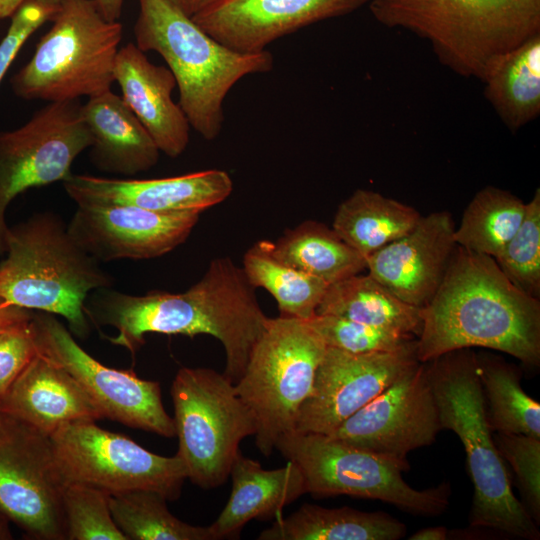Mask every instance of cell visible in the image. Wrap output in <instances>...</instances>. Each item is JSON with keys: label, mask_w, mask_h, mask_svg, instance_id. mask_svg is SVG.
<instances>
[{"label": "cell", "mask_w": 540, "mask_h": 540, "mask_svg": "<svg viewBox=\"0 0 540 540\" xmlns=\"http://www.w3.org/2000/svg\"><path fill=\"white\" fill-rule=\"evenodd\" d=\"M419 362L480 347L540 363V303L514 286L494 258L456 245L444 278L421 308Z\"/></svg>", "instance_id": "cell-2"}, {"label": "cell", "mask_w": 540, "mask_h": 540, "mask_svg": "<svg viewBox=\"0 0 540 540\" xmlns=\"http://www.w3.org/2000/svg\"><path fill=\"white\" fill-rule=\"evenodd\" d=\"M88 297L85 313L117 335L108 340L134 354L145 334H206L223 345L224 375L233 383L242 376L250 353L269 317L261 309L255 288L231 258L212 260L201 279L182 293L154 291L130 295L109 288Z\"/></svg>", "instance_id": "cell-1"}, {"label": "cell", "mask_w": 540, "mask_h": 540, "mask_svg": "<svg viewBox=\"0 0 540 540\" xmlns=\"http://www.w3.org/2000/svg\"><path fill=\"white\" fill-rule=\"evenodd\" d=\"M66 484L50 438L3 413L0 418V511L35 539L64 540Z\"/></svg>", "instance_id": "cell-13"}, {"label": "cell", "mask_w": 540, "mask_h": 540, "mask_svg": "<svg viewBox=\"0 0 540 540\" xmlns=\"http://www.w3.org/2000/svg\"><path fill=\"white\" fill-rule=\"evenodd\" d=\"M3 412L0 410V418L2 417Z\"/></svg>", "instance_id": "cell-46"}, {"label": "cell", "mask_w": 540, "mask_h": 540, "mask_svg": "<svg viewBox=\"0 0 540 540\" xmlns=\"http://www.w3.org/2000/svg\"><path fill=\"white\" fill-rule=\"evenodd\" d=\"M82 116L92 139L90 158L99 170L133 176L158 163L160 150L120 95L109 90L89 97Z\"/></svg>", "instance_id": "cell-24"}, {"label": "cell", "mask_w": 540, "mask_h": 540, "mask_svg": "<svg viewBox=\"0 0 540 540\" xmlns=\"http://www.w3.org/2000/svg\"><path fill=\"white\" fill-rule=\"evenodd\" d=\"M327 347L363 354L394 351L416 339L414 335L379 328L333 315L316 314L307 320Z\"/></svg>", "instance_id": "cell-36"}, {"label": "cell", "mask_w": 540, "mask_h": 540, "mask_svg": "<svg viewBox=\"0 0 540 540\" xmlns=\"http://www.w3.org/2000/svg\"><path fill=\"white\" fill-rule=\"evenodd\" d=\"M102 14L108 21H118L122 13L125 0H94Z\"/></svg>", "instance_id": "cell-43"}, {"label": "cell", "mask_w": 540, "mask_h": 540, "mask_svg": "<svg viewBox=\"0 0 540 540\" xmlns=\"http://www.w3.org/2000/svg\"><path fill=\"white\" fill-rule=\"evenodd\" d=\"M507 279L524 293L540 297V189L526 203L521 225L494 257Z\"/></svg>", "instance_id": "cell-34"}, {"label": "cell", "mask_w": 540, "mask_h": 540, "mask_svg": "<svg viewBox=\"0 0 540 540\" xmlns=\"http://www.w3.org/2000/svg\"><path fill=\"white\" fill-rule=\"evenodd\" d=\"M441 430L425 363L418 362L328 436L408 463L407 455Z\"/></svg>", "instance_id": "cell-15"}, {"label": "cell", "mask_w": 540, "mask_h": 540, "mask_svg": "<svg viewBox=\"0 0 540 540\" xmlns=\"http://www.w3.org/2000/svg\"><path fill=\"white\" fill-rule=\"evenodd\" d=\"M271 247L280 261L328 285L366 269V258L318 221H304L285 230Z\"/></svg>", "instance_id": "cell-29"}, {"label": "cell", "mask_w": 540, "mask_h": 540, "mask_svg": "<svg viewBox=\"0 0 540 540\" xmlns=\"http://www.w3.org/2000/svg\"><path fill=\"white\" fill-rule=\"evenodd\" d=\"M326 345L307 320L269 318L234 383L257 420L256 446L269 457L279 438L295 431Z\"/></svg>", "instance_id": "cell-8"}, {"label": "cell", "mask_w": 540, "mask_h": 540, "mask_svg": "<svg viewBox=\"0 0 540 540\" xmlns=\"http://www.w3.org/2000/svg\"><path fill=\"white\" fill-rule=\"evenodd\" d=\"M92 144L79 100L49 102L22 126L0 132V256L6 253V211L24 191L64 181Z\"/></svg>", "instance_id": "cell-12"}, {"label": "cell", "mask_w": 540, "mask_h": 540, "mask_svg": "<svg viewBox=\"0 0 540 540\" xmlns=\"http://www.w3.org/2000/svg\"><path fill=\"white\" fill-rule=\"evenodd\" d=\"M63 186L77 205H132L158 212H202L223 202L233 190L230 175L219 169L154 179L71 174Z\"/></svg>", "instance_id": "cell-20"}, {"label": "cell", "mask_w": 540, "mask_h": 540, "mask_svg": "<svg viewBox=\"0 0 540 540\" xmlns=\"http://www.w3.org/2000/svg\"><path fill=\"white\" fill-rule=\"evenodd\" d=\"M109 494L82 483H67L63 509L68 540H127L115 523Z\"/></svg>", "instance_id": "cell-35"}, {"label": "cell", "mask_w": 540, "mask_h": 540, "mask_svg": "<svg viewBox=\"0 0 540 540\" xmlns=\"http://www.w3.org/2000/svg\"><path fill=\"white\" fill-rule=\"evenodd\" d=\"M6 258L0 263V298L27 310L63 317L70 331H90L86 300L109 288L112 277L71 237L53 212H38L9 227Z\"/></svg>", "instance_id": "cell-5"}, {"label": "cell", "mask_w": 540, "mask_h": 540, "mask_svg": "<svg viewBox=\"0 0 540 540\" xmlns=\"http://www.w3.org/2000/svg\"><path fill=\"white\" fill-rule=\"evenodd\" d=\"M52 26L10 80L24 100L61 102L111 90L123 26L108 21L94 0H60Z\"/></svg>", "instance_id": "cell-7"}, {"label": "cell", "mask_w": 540, "mask_h": 540, "mask_svg": "<svg viewBox=\"0 0 540 540\" xmlns=\"http://www.w3.org/2000/svg\"><path fill=\"white\" fill-rule=\"evenodd\" d=\"M480 81L503 124L516 132L540 114V34L494 56Z\"/></svg>", "instance_id": "cell-25"}, {"label": "cell", "mask_w": 540, "mask_h": 540, "mask_svg": "<svg viewBox=\"0 0 540 540\" xmlns=\"http://www.w3.org/2000/svg\"><path fill=\"white\" fill-rule=\"evenodd\" d=\"M302 471L314 498L339 495L377 499L413 515L437 516L449 505L448 482L417 490L404 480L409 463L357 448L328 435L292 432L275 445Z\"/></svg>", "instance_id": "cell-9"}, {"label": "cell", "mask_w": 540, "mask_h": 540, "mask_svg": "<svg viewBox=\"0 0 540 540\" xmlns=\"http://www.w3.org/2000/svg\"><path fill=\"white\" fill-rule=\"evenodd\" d=\"M406 526L382 512H366L350 507L324 508L305 503L291 515L281 516L259 540H397Z\"/></svg>", "instance_id": "cell-26"}, {"label": "cell", "mask_w": 540, "mask_h": 540, "mask_svg": "<svg viewBox=\"0 0 540 540\" xmlns=\"http://www.w3.org/2000/svg\"><path fill=\"white\" fill-rule=\"evenodd\" d=\"M242 269L254 288H263L274 297L280 316L311 319L328 287L322 279L280 261L267 240L256 242L245 252Z\"/></svg>", "instance_id": "cell-31"}, {"label": "cell", "mask_w": 540, "mask_h": 540, "mask_svg": "<svg viewBox=\"0 0 540 540\" xmlns=\"http://www.w3.org/2000/svg\"><path fill=\"white\" fill-rule=\"evenodd\" d=\"M8 533H7V530L6 528L2 525V523L0 522V539H6L8 538Z\"/></svg>", "instance_id": "cell-45"}, {"label": "cell", "mask_w": 540, "mask_h": 540, "mask_svg": "<svg viewBox=\"0 0 540 540\" xmlns=\"http://www.w3.org/2000/svg\"><path fill=\"white\" fill-rule=\"evenodd\" d=\"M32 316L31 310L11 305L0 298V332L28 322Z\"/></svg>", "instance_id": "cell-40"}, {"label": "cell", "mask_w": 540, "mask_h": 540, "mask_svg": "<svg viewBox=\"0 0 540 540\" xmlns=\"http://www.w3.org/2000/svg\"><path fill=\"white\" fill-rule=\"evenodd\" d=\"M110 511L127 540H215L209 526H193L176 518L166 498L152 490L109 494Z\"/></svg>", "instance_id": "cell-33"}, {"label": "cell", "mask_w": 540, "mask_h": 540, "mask_svg": "<svg viewBox=\"0 0 540 540\" xmlns=\"http://www.w3.org/2000/svg\"><path fill=\"white\" fill-rule=\"evenodd\" d=\"M138 2L135 44L163 58L191 128L205 140L216 139L224 123L227 94L245 76L271 71L272 54L266 49L241 52L220 43L167 0Z\"/></svg>", "instance_id": "cell-4"}, {"label": "cell", "mask_w": 540, "mask_h": 540, "mask_svg": "<svg viewBox=\"0 0 540 540\" xmlns=\"http://www.w3.org/2000/svg\"><path fill=\"white\" fill-rule=\"evenodd\" d=\"M526 212V203L511 192L486 186L465 208L454 230L456 245L495 257L513 237Z\"/></svg>", "instance_id": "cell-32"}, {"label": "cell", "mask_w": 540, "mask_h": 540, "mask_svg": "<svg viewBox=\"0 0 540 540\" xmlns=\"http://www.w3.org/2000/svg\"><path fill=\"white\" fill-rule=\"evenodd\" d=\"M413 207L369 189H357L337 208L332 229L367 258L409 233L421 219Z\"/></svg>", "instance_id": "cell-27"}, {"label": "cell", "mask_w": 540, "mask_h": 540, "mask_svg": "<svg viewBox=\"0 0 540 540\" xmlns=\"http://www.w3.org/2000/svg\"><path fill=\"white\" fill-rule=\"evenodd\" d=\"M38 352L63 367L85 390L103 418L164 437L176 436L158 382L140 379L132 370L107 367L90 356L53 314L31 319Z\"/></svg>", "instance_id": "cell-14"}, {"label": "cell", "mask_w": 540, "mask_h": 540, "mask_svg": "<svg viewBox=\"0 0 540 540\" xmlns=\"http://www.w3.org/2000/svg\"><path fill=\"white\" fill-rule=\"evenodd\" d=\"M184 14L193 17L218 0H167Z\"/></svg>", "instance_id": "cell-42"}, {"label": "cell", "mask_w": 540, "mask_h": 540, "mask_svg": "<svg viewBox=\"0 0 540 540\" xmlns=\"http://www.w3.org/2000/svg\"><path fill=\"white\" fill-rule=\"evenodd\" d=\"M447 211L422 216L406 235L366 258L368 274L403 302L422 308L440 286L456 243Z\"/></svg>", "instance_id": "cell-19"}, {"label": "cell", "mask_w": 540, "mask_h": 540, "mask_svg": "<svg viewBox=\"0 0 540 540\" xmlns=\"http://www.w3.org/2000/svg\"><path fill=\"white\" fill-rule=\"evenodd\" d=\"M448 529L444 526L423 528L409 537V540H446Z\"/></svg>", "instance_id": "cell-44"}, {"label": "cell", "mask_w": 540, "mask_h": 540, "mask_svg": "<svg viewBox=\"0 0 540 540\" xmlns=\"http://www.w3.org/2000/svg\"><path fill=\"white\" fill-rule=\"evenodd\" d=\"M60 0H0V21L12 17L25 4L37 3L49 7H58Z\"/></svg>", "instance_id": "cell-41"}, {"label": "cell", "mask_w": 540, "mask_h": 540, "mask_svg": "<svg viewBox=\"0 0 540 540\" xmlns=\"http://www.w3.org/2000/svg\"><path fill=\"white\" fill-rule=\"evenodd\" d=\"M363 324L419 336L421 308L392 294L369 274H356L328 285L316 310Z\"/></svg>", "instance_id": "cell-28"}, {"label": "cell", "mask_w": 540, "mask_h": 540, "mask_svg": "<svg viewBox=\"0 0 540 540\" xmlns=\"http://www.w3.org/2000/svg\"><path fill=\"white\" fill-rule=\"evenodd\" d=\"M57 7L28 3L11 17L10 26L0 41V85L19 51L31 35L50 21Z\"/></svg>", "instance_id": "cell-39"}, {"label": "cell", "mask_w": 540, "mask_h": 540, "mask_svg": "<svg viewBox=\"0 0 540 540\" xmlns=\"http://www.w3.org/2000/svg\"><path fill=\"white\" fill-rule=\"evenodd\" d=\"M373 17L426 40L438 61L465 78L540 34V0H370Z\"/></svg>", "instance_id": "cell-6"}, {"label": "cell", "mask_w": 540, "mask_h": 540, "mask_svg": "<svg viewBox=\"0 0 540 540\" xmlns=\"http://www.w3.org/2000/svg\"><path fill=\"white\" fill-rule=\"evenodd\" d=\"M370 0H218L192 19L220 43L259 52L311 24L349 14Z\"/></svg>", "instance_id": "cell-18"}, {"label": "cell", "mask_w": 540, "mask_h": 540, "mask_svg": "<svg viewBox=\"0 0 540 540\" xmlns=\"http://www.w3.org/2000/svg\"><path fill=\"white\" fill-rule=\"evenodd\" d=\"M442 430L463 444L473 484L469 523L511 537L537 540L538 527L513 493L505 460L490 427L476 352L461 348L424 362Z\"/></svg>", "instance_id": "cell-3"}, {"label": "cell", "mask_w": 540, "mask_h": 540, "mask_svg": "<svg viewBox=\"0 0 540 540\" xmlns=\"http://www.w3.org/2000/svg\"><path fill=\"white\" fill-rule=\"evenodd\" d=\"M37 353L31 320L0 332V401Z\"/></svg>", "instance_id": "cell-38"}, {"label": "cell", "mask_w": 540, "mask_h": 540, "mask_svg": "<svg viewBox=\"0 0 540 540\" xmlns=\"http://www.w3.org/2000/svg\"><path fill=\"white\" fill-rule=\"evenodd\" d=\"M476 360L492 431L540 438V404L522 388L520 370L492 353Z\"/></svg>", "instance_id": "cell-30"}, {"label": "cell", "mask_w": 540, "mask_h": 540, "mask_svg": "<svg viewBox=\"0 0 540 540\" xmlns=\"http://www.w3.org/2000/svg\"><path fill=\"white\" fill-rule=\"evenodd\" d=\"M502 458L514 471L524 506L535 523L540 522V438L493 432Z\"/></svg>", "instance_id": "cell-37"}, {"label": "cell", "mask_w": 540, "mask_h": 540, "mask_svg": "<svg viewBox=\"0 0 540 540\" xmlns=\"http://www.w3.org/2000/svg\"><path fill=\"white\" fill-rule=\"evenodd\" d=\"M114 81L160 152L180 156L188 146L191 126L172 98L177 84L169 68L155 65L135 43H127L119 48Z\"/></svg>", "instance_id": "cell-21"}, {"label": "cell", "mask_w": 540, "mask_h": 540, "mask_svg": "<svg viewBox=\"0 0 540 540\" xmlns=\"http://www.w3.org/2000/svg\"><path fill=\"white\" fill-rule=\"evenodd\" d=\"M49 438L66 483L90 485L108 494L152 490L175 500L187 479L177 454H154L126 436L98 427L94 421L68 423Z\"/></svg>", "instance_id": "cell-11"}, {"label": "cell", "mask_w": 540, "mask_h": 540, "mask_svg": "<svg viewBox=\"0 0 540 540\" xmlns=\"http://www.w3.org/2000/svg\"><path fill=\"white\" fill-rule=\"evenodd\" d=\"M0 410L48 437L68 423L103 418L80 384L39 352L0 401Z\"/></svg>", "instance_id": "cell-22"}, {"label": "cell", "mask_w": 540, "mask_h": 540, "mask_svg": "<svg viewBox=\"0 0 540 540\" xmlns=\"http://www.w3.org/2000/svg\"><path fill=\"white\" fill-rule=\"evenodd\" d=\"M200 211L158 212L132 205H77L67 224L75 242L100 262L151 259L184 243Z\"/></svg>", "instance_id": "cell-17"}, {"label": "cell", "mask_w": 540, "mask_h": 540, "mask_svg": "<svg viewBox=\"0 0 540 540\" xmlns=\"http://www.w3.org/2000/svg\"><path fill=\"white\" fill-rule=\"evenodd\" d=\"M230 476L229 499L209 526L215 540L237 537L253 519H277L285 506L307 493L301 469L290 461L284 467L268 470L239 451Z\"/></svg>", "instance_id": "cell-23"}, {"label": "cell", "mask_w": 540, "mask_h": 540, "mask_svg": "<svg viewBox=\"0 0 540 540\" xmlns=\"http://www.w3.org/2000/svg\"><path fill=\"white\" fill-rule=\"evenodd\" d=\"M418 362L416 340L394 351L363 354L326 347L294 432L330 435Z\"/></svg>", "instance_id": "cell-16"}, {"label": "cell", "mask_w": 540, "mask_h": 540, "mask_svg": "<svg viewBox=\"0 0 540 540\" xmlns=\"http://www.w3.org/2000/svg\"><path fill=\"white\" fill-rule=\"evenodd\" d=\"M174 423L187 478L203 489L226 482L241 441L255 435L254 413L224 373L182 367L171 386Z\"/></svg>", "instance_id": "cell-10"}]
</instances>
